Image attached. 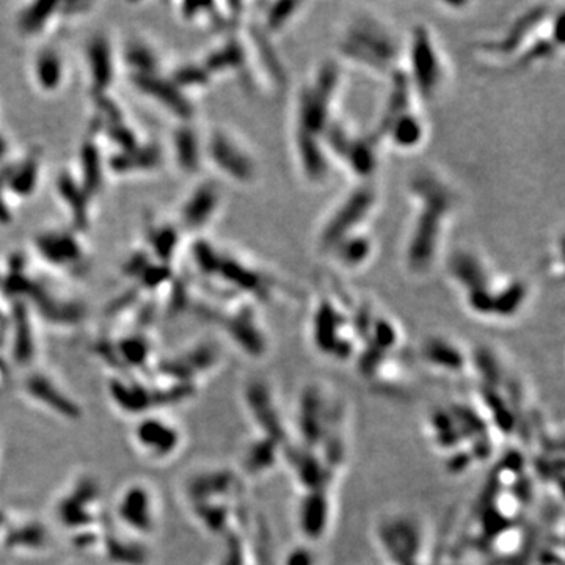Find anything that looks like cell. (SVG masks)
Here are the masks:
<instances>
[{
  "label": "cell",
  "mask_w": 565,
  "mask_h": 565,
  "mask_svg": "<svg viewBox=\"0 0 565 565\" xmlns=\"http://www.w3.org/2000/svg\"><path fill=\"white\" fill-rule=\"evenodd\" d=\"M413 203V220L404 247L405 267L413 276H424L435 267L447 224L460 203L457 189L440 172L418 168L407 182Z\"/></svg>",
  "instance_id": "1"
},
{
  "label": "cell",
  "mask_w": 565,
  "mask_h": 565,
  "mask_svg": "<svg viewBox=\"0 0 565 565\" xmlns=\"http://www.w3.org/2000/svg\"><path fill=\"white\" fill-rule=\"evenodd\" d=\"M339 58L369 73L390 77L402 69L404 41L393 27L374 13H358L347 21L338 38Z\"/></svg>",
  "instance_id": "2"
},
{
  "label": "cell",
  "mask_w": 565,
  "mask_h": 565,
  "mask_svg": "<svg viewBox=\"0 0 565 565\" xmlns=\"http://www.w3.org/2000/svg\"><path fill=\"white\" fill-rule=\"evenodd\" d=\"M341 81V61L328 58L317 65L313 74L300 83L294 98L292 137L322 140L325 130L335 120L333 110Z\"/></svg>",
  "instance_id": "3"
},
{
  "label": "cell",
  "mask_w": 565,
  "mask_h": 565,
  "mask_svg": "<svg viewBox=\"0 0 565 565\" xmlns=\"http://www.w3.org/2000/svg\"><path fill=\"white\" fill-rule=\"evenodd\" d=\"M410 85L418 99H435L446 81V65L437 38L427 24H413L404 43V63Z\"/></svg>",
  "instance_id": "4"
},
{
  "label": "cell",
  "mask_w": 565,
  "mask_h": 565,
  "mask_svg": "<svg viewBox=\"0 0 565 565\" xmlns=\"http://www.w3.org/2000/svg\"><path fill=\"white\" fill-rule=\"evenodd\" d=\"M378 204V187L374 181L357 182L338 201L317 231V247L328 253L344 237L365 229Z\"/></svg>",
  "instance_id": "5"
},
{
  "label": "cell",
  "mask_w": 565,
  "mask_h": 565,
  "mask_svg": "<svg viewBox=\"0 0 565 565\" xmlns=\"http://www.w3.org/2000/svg\"><path fill=\"white\" fill-rule=\"evenodd\" d=\"M553 13V5L549 4L531 5L509 22L504 32L490 38V40L476 43L475 49L485 58L504 61V65H507L534 38L544 32Z\"/></svg>",
  "instance_id": "6"
},
{
  "label": "cell",
  "mask_w": 565,
  "mask_h": 565,
  "mask_svg": "<svg viewBox=\"0 0 565 565\" xmlns=\"http://www.w3.org/2000/svg\"><path fill=\"white\" fill-rule=\"evenodd\" d=\"M204 162L234 184L250 185L258 177V162L249 146L224 128H214L204 137Z\"/></svg>",
  "instance_id": "7"
},
{
  "label": "cell",
  "mask_w": 565,
  "mask_h": 565,
  "mask_svg": "<svg viewBox=\"0 0 565 565\" xmlns=\"http://www.w3.org/2000/svg\"><path fill=\"white\" fill-rule=\"evenodd\" d=\"M79 231L49 229L35 237V252L46 266L66 275H82L87 272L90 258L87 245Z\"/></svg>",
  "instance_id": "8"
},
{
  "label": "cell",
  "mask_w": 565,
  "mask_h": 565,
  "mask_svg": "<svg viewBox=\"0 0 565 565\" xmlns=\"http://www.w3.org/2000/svg\"><path fill=\"white\" fill-rule=\"evenodd\" d=\"M83 57L93 99L107 96L118 74L120 48L115 46L110 35L98 32L85 44Z\"/></svg>",
  "instance_id": "9"
},
{
  "label": "cell",
  "mask_w": 565,
  "mask_h": 565,
  "mask_svg": "<svg viewBox=\"0 0 565 565\" xmlns=\"http://www.w3.org/2000/svg\"><path fill=\"white\" fill-rule=\"evenodd\" d=\"M214 276L220 278L224 284L231 286V289L244 292L254 299H269L275 288L278 289V283L274 280L272 275L233 256V254L222 252L219 262H217L214 269L212 278Z\"/></svg>",
  "instance_id": "10"
},
{
  "label": "cell",
  "mask_w": 565,
  "mask_h": 565,
  "mask_svg": "<svg viewBox=\"0 0 565 565\" xmlns=\"http://www.w3.org/2000/svg\"><path fill=\"white\" fill-rule=\"evenodd\" d=\"M130 83L142 96L151 99L157 107L164 108L180 123H193L195 118V105L190 96L176 87L170 76H130Z\"/></svg>",
  "instance_id": "11"
},
{
  "label": "cell",
  "mask_w": 565,
  "mask_h": 565,
  "mask_svg": "<svg viewBox=\"0 0 565 565\" xmlns=\"http://www.w3.org/2000/svg\"><path fill=\"white\" fill-rule=\"evenodd\" d=\"M222 207V192L212 181H201L185 197L180 209L177 227L187 233H199L211 224Z\"/></svg>",
  "instance_id": "12"
},
{
  "label": "cell",
  "mask_w": 565,
  "mask_h": 565,
  "mask_svg": "<svg viewBox=\"0 0 565 565\" xmlns=\"http://www.w3.org/2000/svg\"><path fill=\"white\" fill-rule=\"evenodd\" d=\"M446 272L452 283L463 291L465 296L479 291L492 289L494 283L490 266L475 250L457 249L446 261Z\"/></svg>",
  "instance_id": "13"
},
{
  "label": "cell",
  "mask_w": 565,
  "mask_h": 565,
  "mask_svg": "<svg viewBox=\"0 0 565 565\" xmlns=\"http://www.w3.org/2000/svg\"><path fill=\"white\" fill-rule=\"evenodd\" d=\"M30 77L35 88L43 95H57L68 79V60L65 52L56 44H44L32 58Z\"/></svg>",
  "instance_id": "14"
},
{
  "label": "cell",
  "mask_w": 565,
  "mask_h": 565,
  "mask_svg": "<svg viewBox=\"0 0 565 565\" xmlns=\"http://www.w3.org/2000/svg\"><path fill=\"white\" fill-rule=\"evenodd\" d=\"M378 143H390L394 150L400 152H410L420 148L427 138V126L420 113L410 110L393 120L378 133H373Z\"/></svg>",
  "instance_id": "15"
},
{
  "label": "cell",
  "mask_w": 565,
  "mask_h": 565,
  "mask_svg": "<svg viewBox=\"0 0 565 565\" xmlns=\"http://www.w3.org/2000/svg\"><path fill=\"white\" fill-rule=\"evenodd\" d=\"M2 180L5 189L16 201L27 199L35 195L41 181L43 160L41 152L33 150L21 160L11 162L9 167L2 168Z\"/></svg>",
  "instance_id": "16"
},
{
  "label": "cell",
  "mask_w": 565,
  "mask_h": 565,
  "mask_svg": "<svg viewBox=\"0 0 565 565\" xmlns=\"http://www.w3.org/2000/svg\"><path fill=\"white\" fill-rule=\"evenodd\" d=\"M63 19V5L58 2H32L22 5L16 16V28L27 40H38L53 32Z\"/></svg>",
  "instance_id": "17"
},
{
  "label": "cell",
  "mask_w": 565,
  "mask_h": 565,
  "mask_svg": "<svg viewBox=\"0 0 565 565\" xmlns=\"http://www.w3.org/2000/svg\"><path fill=\"white\" fill-rule=\"evenodd\" d=\"M172 152L182 173L197 175L204 162V137L193 123H180L172 134Z\"/></svg>",
  "instance_id": "18"
},
{
  "label": "cell",
  "mask_w": 565,
  "mask_h": 565,
  "mask_svg": "<svg viewBox=\"0 0 565 565\" xmlns=\"http://www.w3.org/2000/svg\"><path fill=\"white\" fill-rule=\"evenodd\" d=\"M57 193L61 203H65L69 215H71L74 223L73 228L79 231V233H85L90 224L91 195L83 187L79 176L68 172V170L61 172L57 180Z\"/></svg>",
  "instance_id": "19"
},
{
  "label": "cell",
  "mask_w": 565,
  "mask_h": 565,
  "mask_svg": "<svg viewBox=\"0 0 565 565\" xmlns=\"http://www.w3.org/2000/svg\"><path fill=\"white\" fill-rule=\"evenodd\" d=\"M374 253L375 241L365 229H361L339 241L327 254H330L338 267L347 272H357L373 259Z\"/></svg>",
  "instance_id": "20"
},
{
  "label": "cell",
  "mask_w": 565,
  "mask_h": 565,
  "mask_svg": "<svg viewBox=\"0 0 565 565\" xmlns=\"http://www.w3.org/2000/svg\"><path fill=\"white\" fill-rule=\"evenodd\" d=\"M120 60L129 68V76L162 74V58L159 49L143 36L129 38L120 48Z\"/></svg>",
  "instance_id": "21"
},
{
  "label": "cell",
  "mask_w": 565,
  "mask_h": 565,
  "mask_svg": "<svg viewBox=\"0 0 565 565\" xmlns=\"http://www.w3.org/2000/svg\"><path fill=\"white\" fill-rule=\"evenodd\" d=\"M378 143L374 134L357 135L347 150L343 159V164L349 168V172L358 177V182L374 181L373 177L378 168Z\"/></svg>",
  "instance_id": "22"
},
{
  "label": "cell",
  "mask_w": 565,
  "mask_h": 565,
  "mask_svg": "<svg viewBox=\"0 0 565 565\" xmlns=\"http://www.w3.org/2000/svg\"><path fill=\"white\" fill-rule=\"evenodd\" d=\"M162 152L156 145H138L137 148L113 152L107 159L105 167L115 175L148 173L157 170L162 164Z\"/></svg>",
  "instance_id": "23"
},
{
  "label": "cell",
  "mask_w": 565,
  "mask_h": 565,
  "mask_svg": "<svg viewBox=\"0 0 565 565\" xmlns=\"http://www.w3.org/2000/svg\"><path fill=\"white\" fill-rule=\"evenodd\" d=\"M531 294V284L526 278H514L493 288L492 317L498 319H510L522 311L528 304Z\"/></svg>",
  "instance_id": "24"
},
{
  "label": "cell",
  "mask_w": 565,
  "mask_h": 565,
  "mask_svg": "<svg viewBox=\"0 0 565 565\" xmlns=\"http://www.w3.org/2000/svg\"><path fill=\"white\" fill-rule=\"evenodd\" d=\"M305 4L301 2H274L267 5V10L262 16V30L269 35H276L284 32L294 21L299 18L300 11L305 9Z\"/></svg>",
  "instance_id": "25"
},
{
  "label": "cell",
  "mask_w": 565,
  "mask_h": 565,
  "mask_svg": "<svg viewBox=\"0 0 565 565\" xmlns=\"http://www.w3.org/2000/svg\"><path fill=\"white\" fill-rule=\"evenodd\" d=\"M424 357L435 365L446 368H459L463 363V355L452 343L443 338H430L423 347Z\"/></svg>",
  "instance_id": "26"
},
{
  "label": "cell",
  "mask_w": 565,
  "mask_h": 565,
  "mask_svg": "<svg viewBox=\"0 0 565 565\" xmlns=\"http://www.w3.org/2000/svg\"><path fill=\"white\" fill-rule=\"evenodd\" d=\"M13 222L11 204L9 201V192L5 189V184L0 175V224H10Z\"/></svg>",
  "instance_id": "27"
},
{
  "label": "cell",
  "mask_w": 565,
  "mask_h": 565,
  "mask_svg": "<svg viewBox=\"0 0 565 565\" xmlns=\"http://www.w3.org/2000/svg\"><path fill=\"white\" fill-rule=\"evenodd\" d=\"M11 150H13V143L9 135H5L2 130H0V168H5V165L9 164Z\"/></svg>",
  "instance_id": "28"
},
{
  "label": "cell",
  "mask_w": 565,
  "mask_h": 565,
  "mask_svg": "<svg viewBox=\"0 0 565 565\" xmlns=\"http://www.w3.org/2000/svg\"><path fill=\"white\" fill-rule=\"evenodd\" d=\"M130 264H138V256H134L133 261H130ZM145 269H146V267H145ZM145 269H143V267L138 269V274H143V272H145ZM126 270H128V272L130 270V272H133V274L135 275V272H137V266H128V267L125 269V272H126Z\"/></svg>",
  "instance_id": "29"
}]
</instances>
